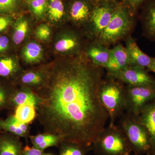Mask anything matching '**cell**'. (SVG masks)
<instances>
[{"instance_id": "277c9868", "label": "cell", "mask_w": 155, "mask_h": 155, "mask_svg": "<svg viewBox=\"0 0 155 155\" xmlns=\"http://www.w3.org/2000/svg\"><path fill=\"white\" fill-rule=\"evenodd\" d=\"M134 16L122 5H117L107 26L96 40L107 46L126 38L134 27Z\"/></svg>"}, {"instance_id": "1f68e13d", "label": "cell", "mask_w": 155, "mask_h": 155, "mask_svg": "<svg viewBox=\"0 0 155 155\" xmlns=\"http://www.w3.org/2000/svg\"><path fill=\"white\" fill-rule=\"evenodd\" d=\"M44 151L38 149L34 147H30L26 145L23 148L22 155H43Z\"/></svg>"}, {"instance_id": "7402d4cb", "label": "cell", "mask_w": 155, "mask_h": 155, "mask_svg": "<svg viewBox=\"0 0 155 155\" xmlns=\"http://www.w3.org/2000/svg\"><path fill=\"white\" fill-rule=\"evenodd\" d=\"M19 70L18 64L13 58H5L0 59V78H8L14 77Z\"/></svg>"}, {"instance_id": "52a82bcc", "label": "cell", "mask_w": 155, "mask_h": 155, "mask_svg": "<svg viewBox=\"0 0 155 155\" xmlns=\"http://www.w3.org/2000/svg\"><path fill=\"white\" fill-rule=\"evenodd\" d=\"M117 5L111 0H109L94 6L87 22L89 27V35L92 41L96 40L107 26Z\"/></svg>"}, {"instance_id": "d6986e66", "label": "cell", "mask_w": 155, "mask_h": 155, "mask_svg": "<svg viewBox=\"0 0 155 155\" xmlns=\"http://www.w3.org/2000/svg\"><path fill=\"white\" fill-rule=\"evenodd\" d=\"M29 138L33 147L43 151L50 147L59 146L61 142V138L58 136L49 133L30 136Z\"/></svg>"}, {"instance_id": "d590c367", "label": "cell", "mask_w": 155, "mask_h": 155, "mask_svg": "<svg viewBox=\"0 0 155 155\" xmlns=\"http://www.w3.org/2000/svg\"><path fill=\"white\" fill-rule=\"evenodd\" d=\"M96 4H99V3L103 2H106V1H109V0H94Z\"/></svg>"}, {"instance_id": "30bf717a", "label": "cell", "mask_w": 155, "mask_h": 155, "mask_svg": "<svg viewBox=\"0 0 155 155\" xmlns=\"http://www.w3.org/2000/svg\"><path fill=\"white\" fill-rule=\"evenodd\" d=\"M130 66L129 58L125 47L118 44L111 49L110 56L104 69L107 73L116 72Z\"/></svg>"}, {"instance_id": "44dd1931", "label": "cell", "mask_w": 155, "mask_h": 155, "mask_svg": "<svg viewBox=\"0 0 155 155\" xmlns=\"http://www.w3.org/2000/svg\"><path fill=\"white\" fill-rule=\"evenodd\" d=\"M14 111V116L22 123L30 124L36 118V108L34 106L21 105L18 106Z\"/></svg>"}, {"instance_id": "ab89813d", "label": "cell", "mask_w": 155, "mask_h": 155, "mask_svg": "<svg viewBox=\"0 0 155 155\" xmlns=\"http://www.w3.org/2000/svg\"><path fill=\"white\" fill-rule=\"evenodd\" d=\"M130 155H138L134 153L133 154H131Z\"/></svg>"}, {"instance_id": "836d02e7", "label": "cell", "mask_w": 155, "mask_h": 155, "mask_svg": "<svg viewBox=\"0 0 155 155\" xmlns=\"http://www.w3.org/2000/svg\"><path fill=\"white\" fill-rule=\"evenodd\" d=\"M9 40L6 36L0 37V53L6 51L9 45Z\"/></svg>"}, {"instance_id": "e0dca14e", "label": "cell", "mask_w": 155, "mask_h": 155, "mask_svg": "<svg viewBox=\"0 0 155 155\" xmlns=\"http://www.w3.org/2000/svg\"><path fill=\"white\" fill-rule=\"evenodd\" d=\"M38 101V98L31 90L25 88L17 89L12 97L9 110H14L18 106L24 104L36 108Z\"/></svg>"}, {"instance_id": "8992f818", "label": "cell", "mask_w": 155, "mask_h": 155, "mask_svg": "<svg viewBox=\"0 0 155 155\" xmlns=\"http://www.w3.org/2000/svg\"><path fill=\"white\" fill-rule=\"evenodd\" d=\"M155 99V85H125V111L129 115L138 117L143 108Z\"/></svg>"}, {"instance_id": "4316f807", "label": "cell", "mask_w": 155, "mask_h": 155, "mask_svg": "<svg viewBox=\"0 0 155 155\" xmlns=\"http://www.w3.org/2000/svg\"><path fill=\"white\" fill-rule=\"evenodd\" d=\"M28 29V22L24 19L18 20L14 26L13 40L16 45H19L25 38Z\"/></svg>"}, {"instance_id": "f35d334b", "label": "cell", "mask_w": 155, "mask_h": 155, "mask_svg": "<svg viewBox=\"0 0 155 155\" xmlns=\"http://www.w3.org/2000/svg\"><path fill=\"white\" fill-rule=\"evenodd\" d=\"M28 1H30L31 2H32V1H35V0H28Z\"/></svg>"}, {"instance_id": "74e56055", "label": "cell", "mask_w": 155, "mask_h": 155, "mask_svg": "<svg viewBox=\"0 0 155 155\" xmlns=\"http://www.w3.org/2000/svg\"><path fill=\"white\" fill-rule=\"evenodd\" d=\"M43 155H53L52 154H49V153H44Z\"/></svg>"}, {"instance_id": "8d00e7d4", "label": "cell", "mask_w": 155, "mask_h": 155, "mask_svg": "<svg viewBox=\"0 0 155 155\" xmlns=\"http://www.w3.org/2000/svg\"><path fill=\"white\" fill-rule=\"evenodd\" d=\"M147 155H155V149L151 150V151Z\"/></svg>"}, {"instance_id": "3957f363", "label": "cell", "mask_w": 155, "mask_h": 155, "mask_svg": "<svg viewBox=\"0 0 155 155\" xmlns=\"http://www.w3.org/2000/svg\"><path fill=\"white\" fill-rule=\"evenodd\" d=\"M92 146L98 155H130L133 152L125 133L115 124L105 127Z\"/></svg>"}, {"instance_id": "83f0119b", "label": "cell", "mask_w": 155, "mask_h": 155, "mask_svg": "<svg viewBox=\"0 0 155 155\" xmlns=\"http://www.w3.org/2000/svg\"><path fill=\"white\" fill-rule=\"evenodd\" d=\"M19 0H0V14H13L17 11Z\"/></svg>"}, {"instance_id": "7a4b0ae2", "label": "cell", "mask_w": 155, "mask_h": 155, "mask_svg": "<svg viewBox=\"0 0 155 155\" xmlns=\"http://www.w3.org/2000/svg\"><path fill=\"white\" fill-rule=\"evenodd\" d=\"M99 97L109 115L110 124H115L126 110L125 84L107 73L100 84Z\"/></svg>"}, {"instance_id": "4dcf8cb0", "label": "cell", "mask_w": 155, "mask_h": 155, "mask_svg": "<svg viewBox=\"0 0 155 155\" xmlns=\"http://www.w3.org/2000/svg\"><path fill=\"white\" fill-rule=\"evenodd\" d=\"M51 35L49 28L46 25H42L38 28L36 31V35L37 38L40 40L48 39Z\"/></svg>"}, {"instance_id": "60d3db41", "label": "cell", "mask_w": 155, "mask_h": 155, "mask_svg": "<svg viewBox=\"0 0 155 155\" xmlns=\"http://www.w3.org/2000/svg\"><path fill=\"white\" fill-rule=\"evenodd\" d=\"M1 131H0V133H1Z\"/></svg>"}, {"instance_id": "e575fe53", "label": "cell", "mask_w": 155, "mask_h": 155, "mask_svg": "<svg viewBox=\"0 0 155 155\" xmlns=\"http://www.w3.org/2000/svg\"><path fill=\"white\" fill-rule=\"evenodd\" d=\"M147 69L148 71H151L155 73V58H152L151 62Z\"/></svg>"}, {"instance_id": "d4e9b609", "label": "cell", "mask_w": 155, "mask_h": 155, "mask_svg": "<svg viewBox=\"0 0 155 155\" xmlns=\"http://www.w3.org/2000/svg\"><path fill=\"white\" fill-rule=\"evenodd\" d=\"M17 89L0 82V113L9 110L12 97Z\"/></svg>"}, {"instance_id": "5bb4252c", "label": "cell", "mask_w": 155, "mask_h": 155, "mask_svg": "<svg viewBox=\"0 0 155 155\" xmlns=\"http://www.w3.org/2000/svg\"><path fill=\"white\" fill-rule=\"evenodd\" d=\"M137 119L146 128L150 138L152 150L155 149V99L143 108Z\"/></svg>"}, {"instance_id": "9a60e30c", "label": "cell", "mask_w": 155, "mask_h": 155, "mask_svg": "<svg viewBox=\"0 0 155 155\" xmlns=\"http://www.w3.org/2000/svg\"><path fill=\"white\" fill-rule=\"evenodd\" d=\"M20 137L5 132L0 133V155H22Z\"/></svg>"}, {"instance_id": "4fadbf2b", "label": "cell", "mask_w": 155, "mask_h": 155, "mask_svg": "<svg viewBox=\"0 0 155 155\" xmlns=\"http://www.w3.org/2000/svg\"><path fill=\"white\" fill-rule=\"evenodd\" d=\"M0 131L28 139L30 136V127L28 124L19 122L14 115L5 119H0Z\"/></svg>"}, {"instance_id": "ba28073f", "label": "cell", "mask_w": 155, "mask_h": 155, "mask_svg": "<svg viewBox=\"0 0 155 155\" xmlns=\"http://www.w3.org/2000/svg\"><path fill=\"white\" fill-rule=\"evenodd\" d=\"M123 82L125 85H155V78L143 67L129 66L116 72L107 73Z\"/></svg>"}, {"instance_id": "ffe728a7", "label": "cell", "mask_w": 155, "mask_h": 155, "mask_svg": "<svg viewBox=\"0 0 155 155\" xmlns=\"http://www.w3.org/2000/svg\"><path fill=\"white\" fill-rule=\"evenodd\" d=\"M80 42L77 37L70 33L57 42L55 49L61 52H74L80 47Z\"/></svg>"}, {"instance_id": "f1b7e54d", "label": "cell", "mask_w": 155, "mask_h": 155, "mask_svg": "<svg viewBox=\"0 0 155 155\" xmlns=\"http://www.w3.org/2000/svg\"><path fill=\"white\" fill-rule=\"evenodd\" d=\"M149 0H123V5L134 16L139 8L143 6Z\"/></svg>"}, {"instance_id": "484cf974", "label": "cell", "mask_w": 155, "mask_h": 155, "mask_svg": "<svg viewBox=\"0 0 155 155\" xmlns=\"http://www.w3.org/2000/svg\"><path fill=\"white\" fill-rule=\"evenodd\" d=\"M50 19L53 21H60L64 15V7L61 0H50L48 5Z\"/></svg>"}, {"instance_id": "7c38bea8", "label": "cell", "mask_w": 155, "mask_h": 155, "mask_svg": "<svg viewBox=\"0 0 155 155\" xmlns=\"http://www.w3.org/2000/svg\"><path fill=\"white\" fill-rule=\"evenodd\" d=\"M87 58L96 66L104 68L110 59L111 49L96 40L93 41L86 51Z\"/></svg>"}, {"instance_id": "f546056e", "label": "cell", "mask_w": 155, "mask_h": 155, "mask_svg": "<svg viewBox=\"0 0 155 155\" xmlns=\"http://www.w3.org/2000/svg\"><path fill=\"white\" fill-rule=\"evenodd\" d=\"M33 13L38 16H41L46 8V0H35L31 2Z\"/></svg>"}, {"instance_id": "cb8c5ba5", "label": "cell", "mask_w": 155, "mask_h": 155, "mask_svg": "<svg viewBox=\"0 0 155 155\" xmlns=\"http://www.w3.org/2000/svg\"><path fill=\"white\" fill-rule=\"evenodd\" d=\"M22 53L24 60L27 63H34L41 60L43 51L39 45L30 42L25 46Z\"/></svg>"}, {"instance_id": "d6a6232c", "label": "cell", "mask_w": 155, "mask_h": 155, "mask_svg": "<svg viewBox=\"0 0 155 155\" xmlns=\"http://www.w3.org/2000/svg\"><path fill=\"white\" fill-rule=\"evenodd\" d=\"M11 22L8 17L0 16V32L5 29Z\"/></svg>"}, {"instance_id": "5b68a950", "label": "cell", "mask_w": 155, "mask_h": 155, "mask_svg": "<svg viewBox=\"0 0 155 155\" xmlns=\"http://www.w3.org/2000/svg\"><path fill=\"white\" fill-rule=\"evenodd\" d=\"M119 125L130 143L134 153L148 155L151 151L149 134L137 118L124 113L119 118Z\"/></svg>"}, {"instance_id": "603a6c76", "label": "cell", "mask_w": 155, "mask_h": 155, "mask_svg": "<svg viewBox=\"0 0 155 155\" xmlns=\"http://www.w3.org/2000/svg\"><path fill=\"white\" fill-rule=\"evenodd\" d=\"M59 147V155H86L89 148L72 141H62Z\"/></svg>"}, {"instance_id": "ac0fdd59", "label": "cell", "mask_w": 155, "mask_h": 155, "mask_svg": "<svg viewBox=\"0 0 155 155\" xmlns=\"http://www.w3.org/2000/svg\"><path fill=\"white\" fill-rule=\"evenodd\" d=\"M45 81V74L39 71H29L22 74L19 78L22 88L35 91L41 87Z\"/></svg>"}, {"instance_id": "9c48e42d", "label": "cell", "mask_w": 155, "mask_h": 155, "mask_svg": "<svg viewBox=\"0 0 155 155\" xmlns=\"http://www.w3.org/2000/svg\"><path fill=\"white\" fill-rule=\"evenodd\" d=\"M125 48L129 58L130 66L143 67L147 69L152 58L140 48L135 40L131 35L126 38Z\"/></svg>"}, {"instance_id": "8fae6325", "label": "cell", "mask_w": 155, "mask_h": 155, "mask_svg": "<svg viewBox=\"0 0 155 155\" xmlns=\"http://www.w3.org/2000/svg\"><path fill=\"white\" fill-rule=\"evenodd\" d=\"M143 7L141 19L143 35L155 42V0H149Z\"/></svg>"}, {"instance_id": "6da1fadb", "label": "cell", "mask_w": 155, "mask_h": 155, "mask_svg": "<svg viewBox=\"0 0 155 155\" xmlns=\"http://www.w3.org/2000/svg\"><path fill=\"white\" fill-rule=\"evenodd\" d=\"M104 68L79 56L45 72L36 118L44 133L89 148L105 127L109 115L100 101Z\"/></svg>"}, {"instance_id": "2e32d148", "label": "cell", "mask_w": 155, "mask_h": 155, "mask_svg": "<svg viewBox=\"0 0 155 155\" xmlns=\"http://www.w3.org/2000/svg\"><path fill=\"white\" fill-rule=\"evenodd\" d=\"M86 2L81 0H77L74 2L70 8V18L75 22L78 24L87 23L90 19L94 8Z\"/></svg>"}]
</instances>
